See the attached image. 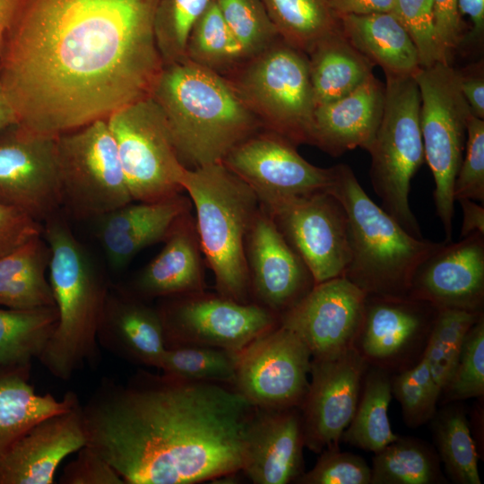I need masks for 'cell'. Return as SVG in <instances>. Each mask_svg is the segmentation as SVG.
Returning <instances> with one entry per match:
<instances>
[{"label":"cell","mask_w":484,"mask_h":484,"mask_svg":"<svg viewBox=\"0 0 484 484\" xmlns=\"http://www.w3.org/2000/svg\"><path fill=\"white\" fill-rule=\"evenodd\" d=\"M158 2L18 0L0 58L18 122L58 135L151 97Z\"/></svg>","instance_id":"cell-1"},{"label":"cell","mask_w":484,"mask_h":484,"mask_svg":"<svg viewBox=\"0 0 484 484\" xmlns=\"http://www.w3.org/2000/svg\"><path fill=\"white\" fill-rule=\"evenodd\" d=\"M255 406L232 385L138 370L83 405L86 445L125 484H194L241 471Z\"/></svg>","instance_id":"cell-2"},{"label":"cell","mask_w":484,"mask_h":484,"mask_svg":"<svg viewBox=\"0 0 484 484\" xmlns=\"http://www.w3.org/2000/svg\"><path fill=\"white\" fill-rule=\"evenodd\" d=\"M151 97L188 169L221 162L236 145L263 129L223 76L187 59L163 66Z\"/></svg>","instance_id":"cell-3"},{"label":"cell","mask_w":484,"mask_h":484,"mask_svg":"<svg viewBox=\"0 0 484 484\" xmlns=\"http://www.w3.org/2000/svg\"><path fill=\"white\" fill-rule=\"evenodd\" d=\"M42 236L50 249L48 275L58 319L38 359L53 376L68 381L98 363L97 334L110 287L58 212L43 222Z\"/></svg>","instance_id":"cell-4"},{"label":"cell","mask_w":484,"mask_h":484,"mask_svg":"<svg viewBox=\"0 0 484 484\" xmlns=\"http://www.w3.org/2000/svg\"><path fill=\"white\" fill-rule=\"evenodd\" d=\"M326 191L349 220L350 260L343 277L366 296L409 297L416 271L443 242L411 235L372 201L346 164L333 167Z\"/></svg>","instance_id":"cell-5"},{"label":"cell","mask_w":484,"mask_h":484,"mask_svg":"<svg viewBox=\"0 0 484 484\" xmlns=\"http://www.w3.org/2000/svg\"><path fill=\"white\" fill-rule=\"evenodd\" d=\"M181 186L194 209L201 250L217 293L251 302L245 241L260 208L258 197L220 162L186 169Z\"/></svg>","instance_id":"cell-6"},{"label":"cell","mask_w":484,"mask_h":484,"mask_svg":"<svg viewBox=\"0 0 484 484\" xmlns=\"http://www.w3.org/2000/svg\"><path fill=\"white\" fill-rule=\"evenodd\" d=\"M261 123L294 145H313L315 104L306 53L281 38L223 76Z\"/></svg>","instance_id":"cell-7"},{"label":"cell","mask_w":484,"mask_h":484,"mask_svg":"<svg viewBox=\"0 0 484 484\" xmlns=\"http://www.w3.org/2000/svg\"><path fill=\"white\" fill-rule=\"evenodd\" d=\"M385 106L368 149L370 180L382 208L411 235L423 238L409 195L413 176L425 161L420 95L412 76L385 74Z\"/></svg>","instance_id":"cell-8"},{"label":"cell","mask_w":484,"mask_h":484,"mask_svg":"<svg viewBox=\"0 0 484 484\" xmlns=\"http://www.w3.org/2000/svg\"><path fill=\"white\" fill-rule=\"evenodd\" d=\"M420 95L419 123L425 161L435 181L436 213L446 242L452 241L454 215V184L466 141V126L471 115L450 64L437 62L419 68L412 75Z\"/></svg>","instance_id":"cell-9"},{"label":"cell","mask_w":484,"mask_h":484,"mask_svg":"<svg viewBox=\"0 0 484 484\" xmlns=\"http://www.w3.org/2000/svg\"><path fill=\"white\" fill-rule=\"evenodd\" d=\"M61 208L74 219H97L133 202L106 119L57 135Z\"/></svg>","instance_id":"cell-10"},{"label":"cell","mask_w":484,"mask_h":484,"mask_svg":"<svg viewBox=\"0 0 484 484\" xmlns=\"http://www.w3.org/2000/svg\"><path fill=\"white\" fill-rule=\"evenodd\" d=\"M134 202H156L183 192L180 162L164 114L148 97L107 118Z\"/></svg>","instance_id":"cell-11"},{"label":"cell","mask_w":484,"mask_h":484,"mask_svg":"<svg viewBox=\"0 0 484 484\" xmlns=\"http://www.w3.org/2000/svg\"><path fill=\"white\" fill-rule=\"evenodd\" d=\"M167 348L211 346L238 352L280 325V316L254 302L205 290L159 298Z\"/></svg>","instance_id":"cell-12"},{"label":"cell","mask_w":484,"mask_h":484,"mask_svg":"<svg viewBox=\"0 0 484 484\" xmlns=\"http://www.w3.org/2000/svg\"><path fill=\"white\" fill-rule=\"evenodd\" d=\"M311 272L315 284L341 277L350 260L347 213L327 191L260 203Z\"/></svg>","instance_id":"cell-13"},{"label":"cell","mask_w":484,"mask_h":484,"mask_svg":"<svg viewBox=\"0 0 484 484\" xmlns=\"http://www.w3.org/2000/svg\"><path fill=\"white\" fill-rule=\"evenodd\" d=\"M0 203L40 224L58 212L57 135L20 122L0 131Z\"/></svg>","instance_id":"cell-14"},{"label":"cell","mask_w":484,"mask_h":484,"mask_svg":"<svg viewBox=\"0 0 484 484\" xmlns=\"http://www.w3.org/2000/svg\"><path fill=\"white\" fill-rule=\"evenodd\" d=\"M311 359L305 342L280 324L238 352L233 386L258 408H299Z\"/></svg>","instance_id":"cell-15"},{"label":"cell","mask_w":484,"mask_h":484,"mask_svg":"<svg viewBox=\"0 0 484 484\" xmlns=\"http://www.w3.org/2000/svg\"><path fill=\"white\" fill-rule=\"evenodd\" d=\"M220 163L248 185L262 204L326 191L333 177V167L309 163L291 142L264 128L236 145Z\"/></svg>","instance_id":"cell-16"},{"label":"cell","mask_w":484,"mask_h":484,"mask_svg":"<svg viewBox=\"0 0 484 484\" xmlns=\"http://www.w3.org/2000/svg\"><path fill=\"white\" fill-rule=\"evenodd\" d=\"M368 367L355 348L333 358L311 359V379L299 407L305 447L316 454L339 447Z\"/></svg>","instance_id":"cell-17"},{"label":"cell","mask_w":484,"mask_h":484,"mask_svg":"<svg viewBox=\"0 0 484 484\" xmlns=\"http://www.w3.org/2000/svg\"><path fill=\"white\" fill-rule=\"evenodd\" d=\"M366 294L345 277L315 284L295 307L280 316V324L295 333L312 359H330L354 348Z\"/></svg>","instance_id":"cell-18"},{"label":"cell","mask_w":484,"mask_h":484,"mask_svg":"<svg viewBox=\"0 0 484 484\" xmlns=\"http://www.w3.org/2000/svg\"><path fill=\"white\" fill-rule=\"evenodd\" d=\"M251 302L279 316L314 288V277L260 204L245 241Z\"/></svg>","instance_id":"cell-19"},{"label":"cell","mask_w":484,"mask_h":484,"mask_svg":"<svg viewBox=\"0 0 484 484\" xmlns=\"http://www.w3.org/2000/svg\"><path fill=\"white\" fill-rule=\"evenodd\" d=\"M437 309L412 298L367 296L354 348L369 366L385 370L424 350Z\"/></svg>","instance_id":"cell-20"},{"label":"cell","mask_w":484,"mask_h":484,"mask_svg":"<svg viewBox=\"0 0 484 484\" xmlns=\"http://www.w3.org/2000/svg\"><path fill=\"white\" fill-rule=\"evenodd\" d=\"M409 297L436 309L483 311L484 234L443 241L416 271Z\"/></svg>","instance_id":"cell-21"},{"label":"cell","mask_w":484,"mask_h":484,"mask_svg":"<svg viewBox=\"0 0 484 484\" xmlns=\"http://www.w3.org/2000/svg\"><path fill=\"white\" fill-rule=\"evenodd\" d=\"M85 445L78 401L33 425L0 454V484H53L62 461Z\"/></svg>","instance_id":"cell-22"},{"label":"cell","mask_w":484,"mask_h":484,"mask_svg":"<svg viewBox=\"0 0 484 484\" xmlns=\"http://www.w3.org/2000/svg\"><path fill=\"white\" fill-rule=\"evenodd\" d=\"M305 439L298 407H255L241 471L255 484H288L304 473Z\"/></svg>","instance_id":"cell-23"},{"label":"cell","mask_w":484,"mask_h":484,"mask_svg":"<svg viewBox=\"0 0 484 484\" xmlns=\"http://www.w3.org/2000/svg\"><path fill=\"white\" fill-rule=\"evenodd\" d=\"M97 338L117 358L159 369L167 348L157 307L120 287L108 290Z\"/></svg>","instance_id":"cell-24"},{"label":"cell","mask_w":484,"mask_h":484,"mask_svg":"<svg viewBox=\"0 0 484 484\" xmlns=\"http://www.w3.org/2000/svg\"><path fill=\"white\" fill-rule=\"evenodd\" d=\"M133 202L95 219L97 237L117 271L143 249L163 242L177 218L193 208L182 193L156 202Z\"/></svg>","instance_id":"cell-25"},{"label":"cell","mask_w":484,"mask_h":484,"mask_svg":"<svg viewBox=\"0 0 484 484\" xmlns=\"http://www.w3.org/2000/svg\"><path fill=\"white\" fill-rule=\"evenodd\" d=\"M163 242L126 290L145 300L205 290V262L192 210L177 218Z\"/></svg>","instance_id":"cell-26"},{"label":"cell","mask_w":484,"mask_h":484,"mask_svg":"<svg viewBox=\"0 0 484 484\" xmlns=\"http://www.w3.org/2000/svg\"><path fill=\"white\" fill-rule=\"evenodd\" d=\"M385 91L373 74L348 95L317 106L313 145L333 157L358 147L368 151L382 119Z\"/></svg>","instance_id":"cell-27"},{"label":"cell","mask_w":484,"mask_h":484,"mask_svg":"<svg viewBox=\"0 0 484 484\" xmlns=\"http://www.w3.org/2000/svg\"><path fill=\"white\" fill-rule=\"evenodd\" d=\"M339 20L345 38L385 74L412 76L420 68L413 42L392 12Z\"/></svg>","instance_id":"cell-28"},{"label":"cell","mask_w":484,"mask_h":484,"mask_svg":"<svg viewBox=\"0 0 484 484\" xmlns=\"http://www.w3.org/2000/svg\"><path fill=\"white\" fill-rule=\"evenodd\" d=\"M30 369L31 364L0 367V454L33 425L79 401L71 391L61 400L38 393L30 383Z\"/></svg>","instance_id":"cell-29"},{"label":"cell","mask_w":484,"mask_h":484,"mask_svg":"<svg viewBox=\"0 0 484 484\" xmlns=\"http://www.w3.org/2000/svg\"><path fill=\"white\" fill-rule=\"evenodd\" d=\"M307 56L315 108L348 95L373 75L375 65L341 29L319 39Z\"/></svg>","instance_id":"cell-30"},{"label":"cell","mask_w":484,"mask_h":484,"mask_svg":"<svg viewBox=\"0 0 484 484\" xmlns=\"http://www.w3.org/2000/svg\"><path fill=\"white\" fill-rule=\"evenodd\" d=\"M49 246L42 234L0 255V307L55 306L48 281Z\"/></svg>","instance_id":"cell-31"},{"label":"cell","mask_w":484,"mask_h":484,"mask_svg":"<svg viewBox=\"0 0 484 484\" xmlns=\"http://www.w3.org/2000/svg\"><path fill=\"white\" fill-rule=\"evenodd\" d=\"M392 396L388 371L368 367L355 413L341 440L374 454L394 441L398 436L393 432L388 417Z\"/></svg>","instance_id":"cell-32"},{"label":"cell","mask_w":484,"mask_h":484,"mask_svg":"<svg viewBox=\"0 0 484 484\" xmlns=\"http://www.w3.org/2000/svg\"><path fill=\"white\" fill-rule=\"evenodd\" d=\"M57 319L55 306L0 307V367L32 364L52 335Z\"/></svg>","instance_id":"cell-33"},{"label":"cell","mask_w":484,"mask_h":484,"mask_svg":"<svg viewBox=\"0 0 484 484\" xmlns=\"http://www.w3.org/2000/svg\"><path fill=\"white\" fill-rule=\"evenodd\" d=\"M281 39L307 53L324 37L341 29L327 0H261Z\"/></svg>","instance_id":"cell-34"},{"label":"cell","mask_w":484,"mask_h":484,"mask_svg":"<svg viewBox=\"0 0 484 484\" xmlns=\"http://www.w3.org/2000/svg\"><path fill=\"white\" fill-rule=\"evenodd\" d=\"M438 456L425 442L399 436L372 460L370 484H433L444 480Z\"/></svg>","instance_id":"cell-35"},{"label":"cell","mask_w":484,"mask_h":484,"mask_svg":"<svg viewBox=\"0 0 484 484\" xmlns=\"http://www.w3.org/2000/svg\"><path fill=\"white\" fill-rule=\"evenodd\" d=\"M187 60L221 76L247 56L220 14L215 0L194 25L186 43Z\"/></svg>","instance_id":"cell-36"},{"label":"cell","mask_w":484,"mask_h":484,"mask_svg":"<svg viewBox=\"0 0 484 484\" xmlns=\"http://www.w3.org/2000/svg\"><path fill=\"white\" fill-rule=\"evenodd\" d=\"M433 424L439 458L451 480L458 484H480L475 441L462 410L448 407L438 414Z\"/></svg>","instance_id":"cell-37"},{"label":"cell","mask_w":484,"mask_h":484,"mask_svg":"<svg viewBox=\"0 0 484 484\" xmlns=\"http://www.w3.org/2000/svg\"><path fill=\"white\" fill-rule=\"evenodd\" d=\"M483 314V311L437 309L421 357L426 360L440 393L453 374L465 335Z\"/></svg>","instance_id":"cell-38"},{"label":"cell","mask_w":484,"mask_h":484,"mask_svg":"<svg viewBox=\"0 0 484 484\" xmlns=\"http://www.w3.org/2000/svg\"><path fill=\"white\" fill-rule=\"evenodd\" d=\"M238 352L225 349L179 345L166 348L160 369L183 380L227 383L233 385Z\"/></svg>","instance_id":"cell-39"},{"label":"cell","mask_w":484,"mask_h":484,"mask_svg":"<svg viewBox=\"0 0 484 484\" xmlns=\"http://www.w3.org/2000/svg\"><path fill=\"white\" fill-rule=\"evenodd\" d=\"M214 0H159L154 17V36L163 65L186 59L189 34Z\"/></svg>","instance_id":"cell-40"},{"label":"cell","mask_w":484,"mask_h":484,"mask_svg":"<svg viewBox=\"0 0 484 484\" xmlns=\"http://www.w3.org/2000/svg\"><path fill=\"white\" fill-rule=\"evenodd\" d=\"M391 390L407 426L417 428L434 418L441 393L422 357L413 367L391 377Z\"/></svg>","instance_id":"cell-41"},{"label":"cell","mask_w":484,"mask_h":484,"mask_svg":"<svg viewBox=\"0 0 484 484\" xmlns=\"http://www.w3.org/2000/svg\"><path fill=\"white\" fill-rule=\"evenodd\" d=\"M215 3L247 57L280 38L261 0H215Z\"/></svg>","instance_id":"cell-42"},{"label":"cell","mask_w":484,"mask_h":484,"mask_svg":"<svg viewBox=\"0 0 484 484\" xmlns=\"http://www.w3.org/2000/svg\"><path fill=\"white\" fill-rule=\"evenodd\" d=\"M448 401L484 394V314L465 335L453 374L442 391Z\"/></svg>","instance_id":"cell-43"},{"label":"cell","mask_w":484,"mask_h":484,"mask_svg":"<svg viewBox=\"0 0 484 484\" xmlns=\"http://www.w3.org/2000/svg\"><path fill=\"white\" fill-rule=\"evenodd\" d=\"M392 13L413 42L420 68L447 63L436 34L432 0H395Z\"/></svg>","instance_id":"cell-44"},{"label":"cell","mask_w":484,"mask_h":484,"mask_svg":"<svg viewBox=\"0 0 484 484\" xmlns=\"http://www.w3.org/2000/svg\"><path fill=\"white\" fill-rule=\"evenodd\" d=\"M465 153L454 184V201L484 203V119L472 114L466 126Z\"/></svg>","instance_id":"cell-45"},{"label":"cell","mask_w":484,"mask_h":484,"mask_svg":"<svg viewBox=\"0 0 484 484\" xmlns=\"http://www.w3.org/2000/svg\"><path fill=\"white\" fill-rule=\"evenodd\" d=\"M371 468L360 455L325 449L315 466L304 472L295 483L299 484H370Z\"/></svg>","instance_id":"cell-46"},{"label":"cell","mask_w":484,"mask_h":484,"mask_svg":"<svg viewBox=\"0 0 484 484\" xmlns=\"http://www.w3.org/2000/svg\"><path fill=\"white\" fill-rule=\"evenodd\" d=\"M69 462L58 479L60 484H125L117 471L98 452L85 445Z\"/></svg>","instance_id":"cell-47"},{"label":"cell","mask_w":484,"mask_h":484,"mask_svg":"<svg viewBox=\"0 0 484 484\" xmlns=\"http://www.w3.org/2000/svg\"><path fill=\"white\" fill-rule=\"evenodd\" d=\"M42 234V224L23 212L0 203V255Z\"/></svg>","instance_id":"cell-48"},{"label":"cell","mask_w":484,"mask_h":484,"mask_svg":"<svg viewBox=\"0 0 484 484\" xmlns=\"http://www.w3.org/2000/svg\"><path fill=\"white\" fill-rule=\"evenodd\" d=\"M435 29L445 60L450 64L454 51L462 39L458 0H432Z\"/></svg>","instance_id":"cell-49"},{"label":"cell","mask_w":484,"mask_h":484,"mask_svg":"<svg viewBox=\"0 0 484 484\" xmlns=\"http://www.w3.org/2000/svg\"><path fill=\"white\" fill-rule=\"evenodd\" d=\"M458 73L461 92L465 99L471 114L484 119V77L482 69L476 73Z\"/></svg>","instance_id":"cell-50"},{"label":"cell","mask_w":484,"mask_h":484,"mask_svg":"<svg viewBox=\"0 0 484 484\" xmlns=\"http://www.w3.org/2000/svg\"><path fill=\"white\" fill-rule=\"evenodd\" d=\"M339 18L343 15H366L392 12L395 0H327Z\"/></svg>","instance_id":"cell-51"},{"label":"cell","mask_w":484,"mask_h":484,"mask_svg":"<svg viewBox=\"0 0 484 484\" xmlns=\"http://www.w3.org/2000/svg\"><path fill=\"white\" fill-rule=\"evenodd\" d=\"M462 209L461 238L475 232L484 234V207L470 199H459Z\"/></svg>","instance_id":"cell-52"},{"label":"cell","mask_w":484,"mask_h":484,"mask_svg":"<svg viewBox=\"0 0 484 484\" xmlns=\"http://www.w3.org/2000/svg\"><path fill=\"white\" fill-rule=\"evenodd\" d=\"M461 17L467 15L471 22V38L481 39L484 33V0H458Z\"/></svg>","instance_id":"cell-53"},{"label":"cell","mask_w":484,"mask_h":484,"mask_svg":"<svg viewBox=\"0 0 484 484\" xmlns=\"http://www.w3.org/2000/svg\"><path fill=\"white\" fill-rule=\"evenodd\" d=\"M18 0H0V58L5 35L11 24Z\"/></svg>","instance_id":"cell-54"},{"label":"cell","mask_w":484,"mask_h":484,"mask_svg":"<svg viewBox=\"0 0 484 484\" xmlns=\"http://www.w3.org/2000/svg\"><path fill=\"white\" fill-rule=\"evenodd\" d=\"M18 122L17 115L0 86V131Z\"/></svg>","instance_id":"cell-55"}]
</instances>
